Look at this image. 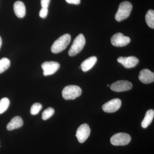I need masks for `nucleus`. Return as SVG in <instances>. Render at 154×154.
I'll list each match as a JSON object with an SVG mask.
<instances>
[{
	"mask_svg": "<svg viewBox=\"0 0 154 154\" xmlns=\"http://www.w3.org/2000/svg\"><path fill=\"white\" fill-rule=\"evenodd\" d=\"M71 39L70 35L68 33L64 34L57 39L51 48V52L57 54L63 51L69 44Z\"/></svg>",
	"mask_w": 154,
	"mask_h": 154,
	"instance_id": "f257e3e1",
	"label": "nucleus"
},
{
	"mask_svg": "<svg viewBox=\"0 0 154 154\" xmlns=\"http://www.w3.org/2000/svg\"><path fill=\"white\" fill-rule=\"evenodd\" d=\"M132 5L130 2H124L119 5L117 12L115 15V19L118 22L128 18L132 10Z\"/></svg>",
	"mask_w": 154,
	"mask_h": 154,
	"instance_id": "f03ea898",
	"label": "nucleus"
},
{
	"mask_svg": "<svg viewBox=\"0 0 154 154\" xmlns=\"http://www.w3.org/2000/svg\"><path fill=\"white\" fill-rule=\"evenodd\" d=\"M86 43L85 36L81 33L75 38L71 47L69 50V54L70 56H74L82 51Z\"/></svg>",
	"mask_w": 154,
	"mask_h": 154,
	"instance_id": "7ed1b4c3",
	"label": "nucleus"
},
{
	"mask_svg": "<svg viewBox=\"0 0 154 154\" xmlns=\"http://www.w3.org/2000/svg\"><path fill=\"white\" fill-rule=\"evenodd\" d=\"M82 89L76 85H69L64 88L62 91V96L66 100H73L81 96Z\"/></svg>",
	"mask_w": 154,
	"mask_h": 154,
	"instance_id": "20e7f679",
	"label": "nucleus"
},
{
	"mask_svg": "<svg viewBox=\"0 0 154 154\" xmlns=\"http://www.w3.org/2000/svg\"><path fill=\"white\" fill-rule=\"evenodd\" d=\"M131 136L125 133H119L113 135L110 138V143L114 146H125L131 141Z\"/></svg>",
	"mask_w": 154,
	"mask_h": 154,
	"instance_id": "39448f33",
	"label": "nucleus"
},
{
	"mask_svg": "<svg viewBox=\"0 0 154 154\" xmlns=\"http://www.w3.org/2000/svg\"><path fill=\"white\" fill-rule=\"evenodd\" d=\"M130 38L125 36L122 33H118L113 35L111 38V43L116 47H123L129 44Z\"/></svg>",
	"mask_w": 154,
	"mask_h": 154,
	"instance_id": "423d86ee",
	"label": "nucleus"
},
{
	"mask_svg": "<svg viewBox=\"0 0 154 154\" xmlns=\"http://www.w3.org/2000/svg\"><path fill=\"white\" fill-rule=\"evenodd\" d=\"M133 87L132 83L128 81L121 80L113 83L110 86L112 91L116 92H124L131 90Z\"/></svg>",
	"mask_w": 154,
	"mask_h": 154,
	"instance_id": "0eeeda50",
	"label": "nucleus"
},
{
	"mask_svg": "<svg viewBox=\"0 0 154 154\" xmlns=\"http://www.w3.org/2000/svg\"><path fill=\"white\" fill-rule=\"evenodd\" d=\"M90 134L91 129L89 125L87 124H83L80 125L77 129L76 137L79 142L82 143L88 139Z\"/></svg>",
	"mask_w": 154,
	"mask_h": 154,
	"instance_id": "6e6552de",
	"label": "nucleus"
},
{
	"mask_svg": "<svg viewBox=\"0 0 154 154\" xmlns=\"http://www.w3.org/2000/svg\"><path fill=\"white\" fill-rule=\"evenodd\" d=\"M44 76L50 75L55 73L60 67V65L55 61H46L42 64Z\"/></svg>",
	"mask_w": 154,
	"mask_h": 154,
	"instance_id": "1a4fd4ad",
	"label": "nucleus"
},
{
	"mask_svg": "<svg viewBox=\"0 0 154 154\" xmlns=\"http://www.w3.org/2000/svg\"><path fill=\"white\" fill-rule=\"evenodd\" d=\"M122 102L120 99H114L105 103L102 106V109L106 113H113L120 108Z\"/></svg>",
	"mask_w": 154,
	"mask_h": 154,
	"instance_id": "9d476101",
	"label": "nucleus"
},
{
	"mask_svg": "<svg viewBox=\"0 0 154 154\" xmlns=\"http://www.w3.org/2000/svg\"><path fill=\"white\" fill-rule=\"evenodd\" d=\"M117 61L121 63L125 67L128 69L134 67L139 62L138 59L134 56H130L128 57H120L117 59Z\"/></svg>",
	"mask_w": 154,
	"mask_h": 154,
	"instance_id": "9b49d317",
	"label": "nucleus"
},
{
	"mask_svg": "<svg viewBox=\"0 0 154 154\" xmlns=\"http://www.w3.org/2000/svg\"><path fill=\"white\" fill-rule=\"evenodd\" d=\"M138 78L144 84H150L154 82V73L148 69H143L140 72Z\"/></svg>",
	"mask_w": 154,
	"mask_h": 154,
	"instance_id": "f8f14e48",
	"label": "nucleus"
},
{
	"mask_svg": "<svg viewBox=\"0 0 154 154\" xmlns=\"http://www.w3.org/2000/svg\"><path fill=\"white\" fill-rule=\"evenodd\" d=\"M14 11L17 17L23 18L26 14V8L24 3L21 1H17L14 4Z\"/></svg>",
	"mask_w": 154,
	"mask_h": 154,
	"instance_id": "ddd939ff",
	"label": "nucleus"
},
{
	"mask_svg": "<svg viewBox=\"0 0 154 154\" xmlns=\"http://www.w3.org/2000/svg\"><path fill=\"white\" fill-rule=\"evenodd\" d=\"M97 60V57L95 56L91 57L87 59L81 64V67L82 70L85 72L90 70L95 65Z\"/></svg>",
	"mask_w": 154,
	"mask_h": 154,
	"instance_id": "4468645a",
	"label": "nucleus"
},
{
	"mask_svg": "<svg viewBox=\"0 0 154 154\" xmlns=\"http://www.w3.org/2000/svg\"><path fill=\"white\" fill-rule=\"evenodd\" d=\"M23 125L22 118L19 116H16L11 119V122L8 123L7 128L8 130L12 131L22 127Z\"/></svg>",
	"mask_w": 154,
	"mask_h": 154,
	"instance_id": "2eb2a0df",
	"label": "nucleus"
},
{
	"mask_svg": "<svg viewBox=\"0 0 154 154\" xmlns=\"http://www.w3.org/2000/svg\"><path fill=\"white\" fill-rule=\"evenodd\" d=\"M154 116V110L150 109L147 110L144 118L142 122L141 126L144 128H146L152 123Z\"/></svg>",
	"mask_w": 154,
	"mask_h": 154,
	"instance_id": "dca6fc26",
	"label": "nucleus"
},
{
	"mask_svg": "<svg viewBox=\"0 0 154 154\" xmlns=\"http://www.w3.org/2000/svg\"><path fill=\"white\" fill-rule=\"evenodd\" d=\"M146 21L150 28H154V11L149 10L148 11L146 15Z\"/></svg>",
	"mask_w": 154,
	"mask_h": 154,
	"instance_id": "f3484780",
	"label": "nucleus"
},
{
	"mask_svg": "<svg viewBox=\"0 0 154 154\" xmlns=\"http://www.w3.org/2000/svg\"><path fill=\"white\" fill-rule=\"evenodd\" d=\"M11 61L7 58L4 57L0 60V74L4 72L10 67Z\"/></svg>",
	"mask_w": 154,
	"mask_h": 154,
	"instance_id": "a211bd4d",
	"label": "nucleus"
},
{
	"mask_svg": "<svg viewBox=\"0 0 154 154\" xmlns=\"http://www.w3.org/2000/svg\"><path fill=\"white\" fill-rule=\"evenodd\" d=\"M10 102L7 98H4L0 100V114L4 113L8 108Z\"/></svg>",
	"mask_w": 154,
	"mask_h": 154,
	"instance_id": "6ab92c4d",
	"label": "nucleus"
},
{
	"mask_svg": "<svg viewBox=\"0 0 154 154\" xmlns=\"http://www.w3.org/2000/svg\"><path fill=\"white\" fill-rule=\"evenodd\" d=\"M54 112L55 111L54 108L51 107H48L42 112V118L44 120H47L54 114Z\"/></svg>",
	"mask_w": 154,
	"mask_h": 154,
	"instance_id": "aec40b11",
	"label": "nucleus"
},
{
	"mask_svg": "<svg viewBox=\"0 0 154 154\" xmlns=\"http://www.w3.org/2000/svg\"><path fill=\"white\" fill-rule=\"evenodd\" d=\"M42 108V105L40 103H34L30 108V113L33 115H36L39 113Z\"/></svg>",
	"mask_w": 154,
	"mask_h": 154,
	"instance_id": "412c9836",
	"label": "nucleus"
},
{
	"mask_svg": "<svg viewBox=\"0 0 154 154\" xmlns=\"http://www.w3.org/2000/svg\"><path fill=\"white\" fill-rule=\"evenodd\" d=\"M48 12V8H42L40 12H39V16L41 18L44 19L47 17Z\"/></svg>",
	"mask_w": 154,
	"mask_h": 154,
	"instance_id": "4be33fe9",
	"label": "nucleus"
},
{
	"mask_svg": "<svg viewBox=\"0 0 154 154\" xmlns=\"http://www.w3.org/2000/svg\"><path fill=\"white\" fill-rule=\"evenodd\" d=\"M50 0H41V5L42 8H48L49 6Z\"/></svg>",
	"mask_w": 154,
	"mask_h": 154,
	"instance_id": "5701e85b",
	"label": "nucleus"
},
{
	"mask_svg": "<svg viewBox=\"0 0 154 154\" xmlns=\"http://www.w3.org/2000/svg\"><path fill=\"white\" fill-rule=\"evenodd\" d=\"M66 1L69 4H74V5H79L81 2V0H66Z\"/></svg>",
	"mask_w": 154,
	"mask_h": 154,
	"instance_id": "b1692460",
	"label": "nucleus"
},
{
	"mask_svg": "<svg viewBox=\"0 0 154 154\" xmlns=\"http://www.w3.org/2000/svg\"><path fill=\"white\" fill-rule=\"evenodd\" d=\"M2 38H1V36H0V49H1V47H2Z\"/></svg>",
	"mask_w": 154,
	"mask_h": 154,
	"instance_id": "393cba45",
	"label": "nucleus"
},
{
	"mask_svg": "<svg viewBox=\"0 0 154 154\" xmlns=\"http://www.w3.org/2000/svg\"><path fill=\"white\" fill-rule=\"evenodd\" d=\"M109 86H110V85H107V87H109Z\"/></svg>",
	"mask_w": 154,
	"mask_h": 154,
	"instance_id": "a878e982",
	"label": "nucleus"
},
{
	"mask_svg": "<svg viewBox=\"0 0 154 154\" xmlns=\"http://www.w3.org/2000/svg\"><path fill=\"white\" fill-rule=\"evenodd\" d=\"M0 147H1V146H0Z\"/></svg>",
	"mask_w": 154,
	"mask_h": 154,
	"instance_id": "bb28decb",
	"label": "nucleus"
},
{
	"mask_svg": "<svg viewBox=\"0 0 154 154\" xmlns=\"http://www.w3.org/2000/svg\"><path fill=\"white\" fill-rule=\"evenodd\" d=\"M0 143H1V142H0Z\"/></svg>",
	"mask_w": 154,
	"mask_h": 154,
	"instance_id": "cd10ccee",
	"label": "nucleus"
}]
</instances>
